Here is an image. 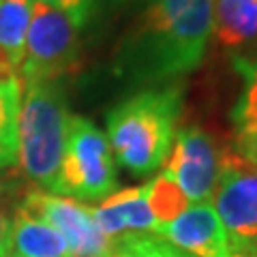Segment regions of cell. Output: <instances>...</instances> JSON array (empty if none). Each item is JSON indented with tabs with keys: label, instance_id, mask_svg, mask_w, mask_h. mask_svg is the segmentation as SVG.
<instances>
[{
	"label": "cell",
	"instance_id": "6da1fadb",
	"mask_svg": "<svg viewBox=\"0 0 257 257\" xmlns=\"http://www.w3.org/2000/svg\"><path fill=\"white\" fill-rule=\"evenodd\" d=\"M212 32V0H148L120 39L114 71L131 86L174 84L199 67Z\"/></svg>",
	"mask_w": 257,
	"mask_h": 257
},
{
	"label": "cell",
	"instance_id": "7a4b0ae2",
	"mask_svg": "<svg viewBox=\"0 0 257 257\" xmlns=\"http://www.w3.org/2000/svg\"><path fill=\"white\" fill-rule=\"evenodd\" d=\"M182 114L178 82L146 88L120 101L107 114V142L118 165L146 176L165 163Z\"/></svg>",
	"mask_w": 257,
	"mask_h": 257
},
{
	"label": "cell",
	"instance_id": "3957f363",
	"mask_svg": "<svg viewBox=\"0 0 257 257\" xmlns=\"http://www.w3.org/2000/svg\"><path fill=\"white\" fill-rule=\"evenodd\" d=\"M69 103L62 82L22 84L18 109V161L24 176L54 193L69 128Z\"/></svg>",
	"mask_w": 257,
	"mask_h": 257
},
{
	"label": "cell",
	"instance_id": "277c9868",
	"mask_svg": "<svg viewBox=\"0 0 257 257\" xmlns=\"http://www.w3.org/2000/svg\"><path fill=\"white\" fill-rule=\"evenodd\" d=\"M118 187L116 159L107 135L84 116H71L54 193L77 202L105 199Z\"/></svg>",
	"mask_w": 257,
	"mask_h": 257
},
{
	"label": "cell",
	"instance_id": "5b68a950",
	"mask_svg": "<svg viewBox=\"0 0 257 257\" xmlns=\"http://www.w3.org/2000/svg\"><path fill=\"white\" fill-rule=\"evenodd\" d=\"M82 26L52 5L35 0L20 67V86L30 82H60L82 62Z\"/></svg>",
	"mask_w": 257,
	"mask_h": 257
},
{
	"label": "cell",
	"instance_id": "8992f818",
	"mask_svg": "<svg viewBox=\"0 0 257 257\" xmlns=\"http://www.w3.org/2000/svg\"><path fill=\"white\" fill-rule=\"evenodd\" d=\"M214 210L225 227L231 257H257V167L223 150Z\"/></svg>",
	"mask_w": 257,
	"mask_h": 257
},
{
	"label": "cell",
	"instance_id": "52a82bcc",
	"mask_svg": "<svg viewBox=\"0 0 257 257\" xmlns=\"http://www.w3.org/2000/svg\"><path fill=\"white\" fill-rule=\"evenodd\" d=\"M22 206L60 231L69 244L71 257H107L111 253L114 240H109L99 229L92 208L84 202L45 193L41 189H30L24 195Z\"/></svg>",
	"mask_w": 257,
	"mask_h": 257
},
{
	"label": "cell",
	"instance_id": "ba28073f",
	"mask_svg": "<svg viewBox=\"0 0 257 257\" xmlns=\"http://www.w3.org/2000/svg\"><path fill=\"white\" fill-rule=\"evenodd\" d=\"M223 152L202 126H182L176 131L172 157L165 172L182 189L189 204H206L214 195Z\"/></svg>",
	"mask_w": 257,
	"mask_h": 257
},
{
	"label": "cell",
	"instance_id": "9c48e42d",
	"mask_svg": "<svg viewBox=\"0 0 257 257\" xmlns=\"http://www.w3.org/2000/svg\"><path fill=\"white\" fill-rule=\"evenodd\" d=\"M157 236L189 257H231L229 240L210 204H191L172 223L159 225Z\"/></svg>",
	"mask_w": 257,
	"mask_h": 257
},
{
	"label": "cell",
	"instance_id": "30bf717a",
	"mask_svg": "<svg viewBox=\"0 0 257 257\" xmlns=\"http://www.w3.org/2000/svg\"><path fill=\"white\" fill-rule=\"evenodd\" d=\"M92 216L109 240L131 234H155L159 227L148 208L144 184L114 191L92 208Z\"/></svg>",
	"mask_w": 257,
	"mask_h": 257
},
{
	"label": "cell",
	"instance_id": "8fae6325",
	"mask_svg": "<svg viewBox=\"0 0 257 257\" xmlns=\"http://www.w3.org/2000/svg\"><path fill=\"white\" fill-rule=\"evenodd\" d=\"M13 257H71L67 240L41 216L32 214L22 204L18 206L11 227Z\"/></svg>",
	"mask_w": 257,
	"mask_h": 257
},
{
	"label": "cell",
	"instance_id": "7c38bea8",
	"mask_svg": "<svg viewBox=\"0 0 257 257\" xmlns=\"http://www.w3.org/2000/svg\"><path fill=\"white\" fill-rule=\"evenodd\" d=\"M216 45L240 50L257 43V0H212V32Z\"/></svg>",
	"mask_w": 257,
	"mask_h": 257
},
{
	"label": "cell",
	"instance_id": "4fadbf2b",
	"mask_svg": "<svg viewBox=\"0 0 257 257\" xmlns=\"http://www.w3.org/2000/svg\"><path fill=\"white\" fill-rule=\"evenodd\" d=\"M35 0H0V73L18 77Z\"/></svg>",
	"mask_w": 257,
	"mask_h": 257
},
{
	"label": "cell",
	"instance_id": "5bb4252c",
	"mask_svg": "<svg viewBox=\"0 0 257 257\" xmlns=\"http://www.w3.org/2000/svg\"><path fill=\"white\" fill-rule=\"evenodd\" d=\"M246 82L231 109L236 155L257 167V60L246 69Z\"/></svg>",
	"mask_w": 257,
	"mask_h": 257
},
{
	"label": "cell",
	"instance_id": "9a60e30c",
	"mask_svg": "<svg viewBox=\"0 0 257 257\" xmlns=\"http://www.w3.org/2000/svg\"><path fill=\"white\" fill-rule=\"evenodd\" d=\"M22 86L18 77L0 73V170H7L18 157V109Z\"/></svg>",
	"mask_w": 257,
	"mask_h": 257
},
{
	"label": "cell",
	"instance_id": "2e32d148",
	"mask_svg": "<svg viewBox=\"0 0 257 257\" xmlns=\"http://www.w3.org/2000/svg\"><path fill=\"white\" fill-rule=\"evenodd\" d=\"M144 193H146V202L157 225L172 223L176 216H180L191 206L182 189L172 180L167 172L159 174L157 178L144 184Z\"/></svg>",
	"mask_w": 257,
	"mask_h": 257
},
{
	"label": "cell",
	"instance_id": "e0dca14e",
	"mask_svg": "<svg viewBox=\"0 0 257 257\" xmlns=\"http://www.w3.org/2000/svg\"><path fill=\"white\" fill-rule=\"evenodd\" d=\"M107 257H189L157 234H131L114 240Z\"/></svg>",
	"mask_w": 257,
	"mask_h": 257
},
{
	"label": "cell",
	"instance_id": "ac0fdd59",
	"mask_svg": "<svg viewBox=\"0 0 257 257\" xmlns=\"http://www.w3.org/2000/svg\"><path fill=\"white\" fill-rule=\"evenodd\" d=\"M24 195L26 191H22V180L18 176L0 170V257H9L13 216Z\"/></svg>",
	"mask_w": 257,
	"mask_h": 257
},
{
	"label": "cell",
	"instance_id": "d6986e66",
	"mask_svg": "<svg viewBox=\"0 0 257 257\" xmlns=\"http://www.w3.org/2000/svg\"><path fill=\"white\" fill-rule=\"evenodd\" d=\"M39 3H45V5H52L56 9L64 11L67 15H71L79 26L90 20V15L94 11V0H39Z\"/></svg>",
	"mask_w": 257,
	"mask_h": 257
},
{
	"label": "cell",
	"instance_id": "ffe728a7",
	"mask_svg": "<svg viewBox=\"0 0 257 257\" xmlns=\"http://www.w3.org/2000/svg\"><path fill=\"white\" fill-rule=\"evenodd\" d=\"M99 3H105V5H128V3H135V0H94V5Z\"/></svg>",
	"mask_w": 257,
	"mask_h": 257
},
{
	"label": "cell",
	"instance_id": "44dd1931",
	"mask_svg": "<svg viewBox=\"0 0 257 257\" xmlns=\"http://www.w3.org/2000/svg\"><path fill=\"white\" fill-rule=\"evenodd\" d=\"M9 257H13V255H9Z\"/></svg>",
	"mask_w": 257,
	"mask_h": 257
}]
</instances>
